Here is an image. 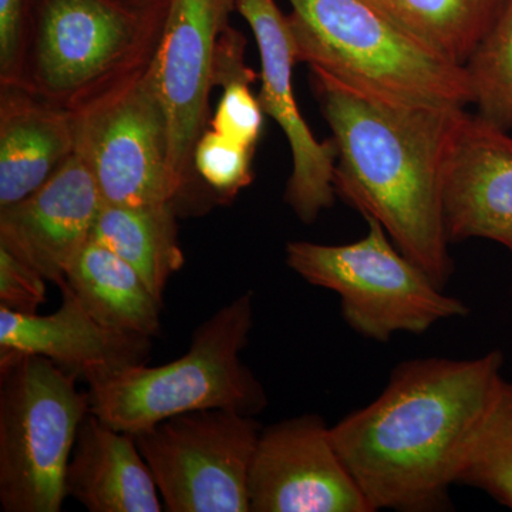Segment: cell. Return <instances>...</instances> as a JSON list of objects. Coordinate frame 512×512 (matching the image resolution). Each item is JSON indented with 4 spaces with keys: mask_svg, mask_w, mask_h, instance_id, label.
I'll use <instances>...</instances> for the list:
<instances>
[{
    "mask_svg": "<svg viewBox=\"0 0 512 512\" xmlns=\"http://www.w3.org/2000/svg\"><path fill=\"white\" fill-rule=\"evenodd\" d=\"M504 355L423 357L393 369L382 394L330 427L333 443L373 511L427 512L450 504L495 402Z\"/></svg>",
    "mask_w": 512,
    "mask_h": 512,
    "instance_id": "obj_1",
    "label": "cell"
},
{
    "mask_svg": "<svg viewBox=\"0 0 512 512\" xmlns=\"http://www.w3.org/2000/svg\"><path fill=\"white\" fill-rule=\"evenodd\" d=\"M312 83L338 151L336 195L379 221L443 288L454 269L443 220L444 161L464 109L387 103L313 70Z\"/></svg>",
    "mask_w": 512,
    "mask_h": 512,
    "instance_id": "obj_2",
    "label": "cell"
},
{
    "mask_svg": "<svg viewBox=\"0 0 512 512\" xmlns=\"http://www.w3.org/2000/svg\"><path fill=\"white\" fill-rule=\"evenodd\" d=\"M298 62L366 96L426 109L473 104L466 67L434 52L372 0H289Z\"/></svg>",
    "mask_w": 512,
    "mask_h": 512,
    "instance_id": "obj_3",
    "label": "cell"
},
{
    "mask_svg": "<svg viewBox=\"0 0 512 512\" xmlns=\"http://www.w3.org/2000/svg\"><path fill=\"white\" fill-rule=\"evenodd\" d=\"M168 2L30 0V30L20 87L77 111L150 66Z\"/></svg>",
    "mask_w": 512,
    "mask_h": 512,
    "instance_id": "obj_4",
    "label": "cell"
},
{
    "mask_svg": "<svg viewBox=\"0 0 512 512\" xmlns=\"http://www.w3.org/2000/svg\"><path fill=\"white\" fill-rule=\"evenodd\" d=\"M252 296L242 293L205 320L190 350L173 362L127 366L87 382L90 413L113 429L136 434L198 410L262 412L268 406L265 389L241 360L254 322Z\"/></svg>",
    "mask_w": 512,
    "mask_h": 512,
    "instance_id": "obj_5",
    "label": "cell"
},
{
    "mask_svg": "<svg viewBox=\"0 0 512 512\" xmlns=\"http://www.w3.org/2000/svg\"><path fill=\"white\" fill-rule=\"evenodd\" d=\"M46 357L0 355V504L6 512H59L89 393Z\"/></svg>",
    "mask_w": 512,
    "mask_h": 512,
    "instance_id": "obj_6",
    "label": "cell"
},
{
    "mask_svg": "<svg viewBox=\"0 0 512 512\" xmlns=\"http://www.w3.org/2000/svg\"><path fill=\"white\" fill-rule=\"evenodd\" d=\"M366 221L365 238L353 244L289 242V268L309 284L338 293L346 323L377 342L399 332L421 335L440 320L467 315L464 302L443 293L379 221Z\"/></svg>",
    "mask_w": 512,
    "mask_h": 512,
    "instance_id": "obj_7",
    "label": "cell"
},
{
    "mask_svg": "<svg viewBox=\"0 0 512 512\" xmlns=\"http://www.w3.org/2000/svg\"><path fill=\"white\" fill-rule=\"evenodd\" d=\"M261 431L254 416L211 409L178 414L133 436L165 510L251 512L249 473Z\"/></svg>",
    "mask_w": 512,
    "mask_h": 512,
    "instance_id": "obj_8",
    "label": "cell"
},
{
    "mask_svg": "<svg viewBox=\"0 0 512 512\" xmlns=\"http://www.w3.org/2000/svg\"><path fill=\"white\" fill-rule=\"evenodd\" d=\"M74 131V151L92 171L103 204H163L180 197L168 167L167 119L151 66L74 113Z\"/></svg>",
    "mask_w": 512,
    "mask_h": 512,
    "instance_id": "obj_9",
    "label": "cell"
},
{
    "mask_svg": "<svg viewBox=\"0 0 512 512\" xmlns=\"http://www.w3.org/2000/svg\"><path fill=\"white\" fill-rule=\"evenodd\" d=\"M237 0H170L163 35L151 62L167 119L168 167L178 194L197 177L194 150L208 120L215 52Z\"/></svg>",
    "mask_w": 512,
    "mask_h": 512,
    "instance_id": "obj_10",
    "label": "cell"
},
{
    "mask_svg": "<svg viewBox=\"0 0 512 512\" xmlns=\"http://www.w3.org/2000/svg\"><path fill=\"white\" fill-rule=\"evenodd\" d=\"M251 512H375L318 414L261 431L249 473Z\"/></svg>",
    "mask_w": 512,
    "mask_h": 512,
    "instance_id": "obj_11",
    "label": "cell"
},
{
    "mask_svg": "<svg viewBox=\"0 0 512 512\" xmlns=\"http://www.w3.org/2000/svg\"><path fill=\"white\" fill-rule=\"evenodd\" d=\"M237 10L258 43L259 104L282 128L291 147L292 173L286 184V204L299 220L313 224L335 201L333 175L338 151L333 140H316L298 109L292 80L298 57L288 15L275 0H237Z\"/></svg>",
    "mask_w": 512,
    "mask_h": 512,
    "instance_id": "obj_12",
    "label": "cell"
},
{
    "mask_svg": "<svg viewBox=\"0 0 512 512\" xmlns=\"http://www.w3.org/2000/svg\"><path fill=\"white\" fill-rule=\"evenodd\" d=\"M443 220L448 244L484 238L512 254V137L466 110L444 161Z\"/></svg>",
    "mask_w": 512,
    "mask_h": 512,
    "instance_id": "obj_13",
    "label": "cell"
},
{
    "mask_svg": "<svg viewBox=\"0 0 512 512\" xmlns=\"http://www.w3.org/2000/svg\"><path fill=\"white\" fill-rule=\"evenodd\" d=\"M103 198L92 171L74 151L67 163L30 197L0 210V248L62 284L92 241Z\"/></svg>",
    "mask_w": 512,
    "mask_h": 512,
    "instance_id": "obj_14",
    "label": "cell"
},
{
    "mask_svg": "<svg viewBox=\"0 0 512 512\" xmlns=\"http://www.w3.org/2000/svg\"><path fill=\"white\" fill-rule=\"evenodd\" d=\"M57 286L62 305L52 315H25L0 306V355L46 357L87 382L144 363L150 338L109 328L66 281Z\"/></svg>",
    "mask_w": 512,
    "mask_h": 512,
    "instance_id": "obj_15",
    "label": "cell"
},
{
    "mask_svg": "<svg viewBox=\"0 0 512 512\" xmlns=\"http://www.w3.org/2000/svg\"><path fill=\"white\" fill-rule=\"evenodd\" d=\"M76 150L73 111L0 87V210L42 188Z\"/></svg>",
    "mask_w": 512,
    "mask_h": 512,
    "instance_id": "obj_16",
    "label": "cell"
},
{
    "mask_svg": "<svg viewBox=\"0 0 512 512\" xmlns=\"http://www.w3.org/2000/svg\"><path fill=\"white\" fill-rule=\"evenodd\" d=\"M66 493L92 512H160V493L133 434L89 413L66 471Z\"/></svg>",
    "mask_w": 512,
    "mask_h": 512,
    "instance_id": "obj_17",
    "label": "cell"
},
{
    "mask_svg": "<svg viewBox=\"0 0 512 512\" xmlns=\"http://www.w3.org/2000/svg\"><path fill=\"white\" fill-rule=\"evenodd\" d=\"M64 281L104 325L151 338L160 329L163 302L140 274L109 248L90 241L67 271Z\"/></svg>",
    "mask_w": 512,
    "mask_h": 512,
    "instance_id": "obj_18",
    "label": "cell"
},
{
    "mask_svg": "<svg viewBox=\"0 0 512 512\" xmlns=\"http://www.w3.org/2000/svg\"><path fill=\"white\" fill-rule=\"evenodd\" d=\"M92 239L133 266L161 302L171 276L184 265L174 202L103 204Z\"/></svg>",
    "mask_w": 512,
    "mask_h": 512,
    "instance_id": "obj_19",
    "label": "cell"
},
{
    "mask_svg": "<svg viewBox=\"0 0 512 512\" xmlns=\"http://www.w3.org/2000/svg\"><path fill=\"white\" fill-rule=\"evenodd\" d=\"M397 25L464 66L505 0H372Z\"/></svg>",
    "mask_w": 512,
    "mask_h": 512,
    "instance_id": "obj_20",
    "label": "cell"
},
{
    "mask_svg": "<svg viewBox=\"0 0 512 512\" xmlns=\"http://www.w3.org/2000/svg\"><path fill=\"white\" fill-rule=\"evenodd\" d=\"M478 117L512 131V0L503 8L464 64Z\"/></svg>",
    "mask_w": 512,
    "mask_h": 512,
    "instance_id": "obj_21",
    "label": "cell"
},
{
    "mask_svg": "<svg viewBox=\"0 0 512 512\" xmlns=\"http://www.w3.org/2000/svg\"><path fill=\"white\" fill-rule=\"evenodd\" d=\"M457 484L484 491L512 510V382L501 383Z\"/></svg>",
    "mask_w": 512,
    "mask_h": 512,
    "instance_id": "obj_22",
    "label": "cell"
},
{
    "mask_svg": "<svg viewBox=\"0 0 512 512\" xmlns=\"http://www.w3.org/2000/svg\"><path fill=\"white\" fill-rule=\"evenodd\" d=\"M255 150L205 130L194 150V173L221 201L232 200L252 183L251 163Z\"/></svg>",
    "mask_w": 512,
    "mask_h": 512,
    "instance_id": "obj_23",
    "label": "cell"
},
{
    "mask_svg": "<svg viewBox=\"0 0 512 512\" xmlns=\"http://www.w3.org/2000/svg\"><path fill=\"white\" fill-rule=\"evenodd\" d=\"M258 74H239L221 79L217 86L224 87V93L214 117L212 130L255 150L264 124V110L254 96L251 84Z\"/></svg>",
    "mask_w": 512,
    "mask_h": 512,
    "instance_id": "obj_24",
    "label": "cell"
},
{
    "mask_svg": "<svg viewBox=\"0 0 512 512\" xmlns=\"http://www.w3.org/2000/svg\"><path fill=\"white\" fill-rule=\"evenodd\" d=\"M30 30V0H0V87L19 86Z\"/></svg>",
    "mask_w": 512,
    "mask_h": 512,
    "instance_id": "obj_25",
    "label": "cell"
},
{
    "mask_svg": "<svg viewBox=\"0 0 512 512\" xmlns=\"http://www.w3.org/2000/svg\"><path fill=\"white\" fill-rule=\"evenodd\" d=\"M45 302L46 279L0 248V306L33 315Z\"/></svg>",
    "mask_w": 512,
    "mask_h": 512,
    "instance_id": "obj_26",
    "label": "cell"
},
{
    "mask_svg": "<svg viewBox=\"0 0 512 512\" xmlns=\"http://www.w3.org/2000/svg\"><path fill=\"white\" fill-rule=\"evenodd\" d=\"M120 2L130 3V5L144 6L157 2V0H120Z\"/></svg>",
    "mask_w": 512,
    "mask_h": 512,
    "instance_id": "obj_27",
    "label": "cell"
}]
</instances>
